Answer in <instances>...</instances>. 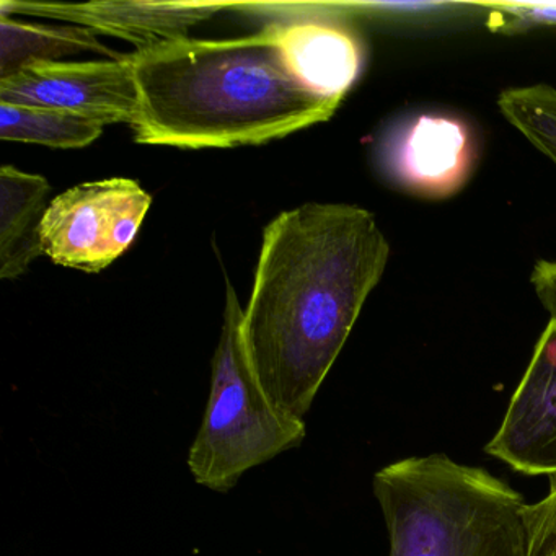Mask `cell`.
Returning a JSON list of instances; mask_svg holds the SVG:
<instances>
[{"mask_svg":"<svg viewBox=\"0 0 556 556\" xmlns=\"http://www.w3.org/2000/svg\"><path fill=\"white\" fill-rule=\"evenodd\" d=\"M389 256L376 216L354 204H302L265 227L242 338L276 408L304 421Z\"/></svg>","mask_w":556,"mask_h":556,"instance_id":"obj_1","label":"cell"},{"mask_svg":"<svg viewBox=\"0 0 556 556\" xmlns=\"http://www.w3.org/2000/svg\"><path fill=\"white\" fill-rule=\"evenodd\" d=\"M131 58L139 144H265L328 122L341 106L294 76L269 25L230 40L184 38Z\"/></svg>","mask_w":556,"mask_h":556,"instance_id":"obj_2","label":"cell"},{"mask_svg":"<svg viewBox=\"0 0 556 556\" xmlns=\"http://www.w3.org/2000/svg\"><path fill=\"white\" fill-rule=\"evenodd\" d=\"M389 556H526V501L490 471L432 454L374 475Z\"/></svg>","mask_w":556,"mask_h":556,"instance_id":"obj_3","label":"cell"},{"mask_svg":"<svg viewBox=\"0 0 556 556\" xmlns=\"http://www.w3.org/2000/svg\"><path fill=\"white\" fill-rule=\"evenodd\" d=\"M242 321L239 295L227 281L210 399L188 452L194 481L216 493H229L247 471L298 447L305 438L304 421L276 408L263 392L247 356Z\"/></svg>","mask_w":556,"mask_h":556,"instance_id":"obj_4","label":"cell"},{"mask_svg":"<svg viewBox=\"0 0 556 556\" xmlns=\"http://www.w3.org/2000/svg\"><path fill=\"white\" fill-rule=\"evenodd\" d=\"M152 197L131 178L77 185L48 204L41 249L60 266L99 273L129 249Z\"/></svg>","mask_w":556,"mask_h":556,"instance_id":"obj_5","label":"cell"},{"mask_svg":"<svg viewBox=\"0 0 556 556\" xmlns=\"http://www.w3.org/2000/svg\"><path fill=\"white\" fill-rule=\"evenodd\" d=\"M0 102L74 113L103 126L138 115L132 58L38 61L0 77Z\"/></svg>","mask_w":556,"mask_h":556,"instance_id":"obj_6","label":"cell"},{"mask_svg":"<svg viewBox=\"0 0 556 556\" xmlns=\"http://www.w3.org/2000/svg\"><path fill=\"white\" fill-rule=\"evenodd\" d=\"M380 162L402 190L441 200L467 184L477 162V142L464 119L425 113L383 138Z\"/></svg>","mask_w":556,"mask_h":556,"instance_id":"obj_7","label":"cell"},{"mask_svg":"<svg viewBox=\"0 0 556 556\" xmlns=\"http://www.w3.org/2000/svg\"><path fill=\"white\" fill-rule=\"evenodd\" d=\"M486 452L520 473L556 475V320L549 318Z\"/></svg>","mask_w":556,"mask_h":556,"instance_id":"obj_8","label":"cell"},{"mask_svg":"<svg viewBox=\"0 0 556 556\" xmlns=\"http://www.w3.org/2000/svg\"><path fill=\"white\" fill-rule=\"evenodd\" d=\"M223 5L181 2H87V4H43L2 2L0 14L31 15L89 28L96 34L128 41L136 53L154 50L188 38L194 25L213 17Z\"/></svg>","mask_w":556,"mask_h":556,"instance_id":"obj_9","label":"cell"},{"mask_svg":"<svg viewBox=\"0 0 556 556\" xmlns=\"http://www.w3.org/2000/svg\"><path fill=\"white\" fill-rule=\"evenodd\" d=\"M269 27L294 76L315 96L341 105L363 71L356 31L337 17L292 18Z\"/></svg>","mask_w":556,"mask_h":556,"instance_id":"obj_10","label":"cell"},{"mask_svg":"<svg viewBox=\"0 0 556 556\" xmlns=\"http://www.w3.org/2000/svg\"><path fill=\"white\" fill-rule=\"evenodd\" d=\"M50 191L41 175L0 168V278H21L43 253L40 227Z\"/></svg>","mask_w":556,"mask_h":556,"instance_id":"obj_11","label":"cell"},{"mask_svg":"<svg viewBox=\"0 0 556 556\" xmlns=\"http://www.w3.org/2000/svg\"><path fill=\"white\" fill-rule=\"evenodd\" d=\"M84 53L105 60L126 56L100 43L99 34L89 28L25 24L0 14V77L38 61H64Z\"/></svg>","mask_w":556,"mask_h":556,"instance_id":"obj_12","label":"cell"},{"mask_svg":"<svg viewBox=\"0 0 556 556\" xmlns=\"http://www.w3.org/2000/svg\"><path fill=\"white\" fill-rule=\"evenodd\" d=\"M105 126L74 113L0 102V139L47 146L54 149H80L93 144Z\"/></svg>","mask_w":556,"mask_h":556,"instance_id":"obj_13","label":"cell"},{"mask_svg":"<svg viewBox=\"0 0 556 556\" xmlns=\"http://www.w3.org/2000/svg\"><path fill=\"white\" fill-rule=\"evenodd\" d=\"M350 14L405 28L465 27L486 22L484 2L458 0H409L343 5Z\"/></svg>","mask_w":556,"mask_h":556,"instance_id":"obj_14","label":"cell"},{"mask_svg":"<svg viewBox=\"0 0 556 556\" xmlns=\"http://www.w3.org/2000/svg\"><path fill=\"white\" fill-rule=\"evenodd\" d=\"M497 109L540 154L556 165V89L546 84L510 87L497 97Z\"/></svg>","mask_w":556,"mask_h":556,"instance_id":"obj_15","label":"cell"},{"mask_svg":"<svg viewBox=\"0 0 556 556\" xmlns=\"http://www.w3.org/2000/svg\"><path fill=\"white\" fill-rule=\"evenodd\" d=\"M486 4L488 30L501 35H519L535 28H556V0H503Z\"/></svg>","mask_w":556,"mask_h":556,"instance_id":"obj_16","label":"cell"},{"mask_svg":"<svg viewBox=\"0 0 556 556\" xmlns=\"http://www.w3.org/2000/svg\"><path fill=\"white\" fill-rule=\"evenodd\" d=\"M526 556H556V475L548 477V491L536 503L526 504Z\"/></svg>","mask_w":556,"mask_h":556,"instance_id":"obj_17","label":"cell"}]
</instances>
